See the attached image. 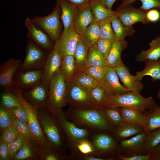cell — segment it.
Instances as JSON below:
<instances>
[{"mask_svg": "<svg viewBox=\"0 0 160 160\" xmlns=\"http://www.w3.org/2000/svg\"><path fill=\"white\" fill-rule=\"evenodd\" d=\"M66 119L79 127L89 130L113 133L114 129L105 119L99 109L70 108L64 112Z\"/></svg>", "mask_w": 160, "mask_h": 160, "instance_id": "6da1fadb", "label": "cell"}, {"mask_svg": "<svg viewBox=\"0 0 160 160\" xmlns=\"http://www.w3.org/2000/svg\"><path fill=\"white\" fill-rule=\"evenodd\" d=\"M38 118L41 128L52 149L65 155V134L59 125L55 114L47 108L38 112Z\"/></svg>", "mask_w": 160, "mask_h": 160, "instance_id": "7a4b0ae2", "label": "cell"}, {"mask_svg": "<svg viewBox=\"0 0 160 160\" xmlns=\"http://www.w3.org/2000/svg\"><path fill=\"white\" fill-rule=\"evenodd\" d=\"M158 106L153 97H145L140 93L128 92L108 97L102 108L125 107L139 109L144 113Z\"/></svg>", "mask_w": 160, "mask_h": 160, "instance_id": "3957f363", "label": "cell"}, {"mask_svg": "<svg viewBox=\"0 0 160 160\" xmlns=\"http://www.w3.org/2000/svg\"><path fill=\"white\" fill-rule=\"evenodd\" d=\"M20 100L28 114V123L34 141L43 150L52 149L45 137L38 118V111L24 97L22 89L14 87L11 90Z\"/></svg>", "mask_w": 160, "mask_h": 160, "instance_id": "277c9868", "label": "cell"}, {"mask_svg": "<svg viewBox=\"0 0 160 160\" xmlns=\"http://www.w3.org/2000/svg\"><path fill=\"white\" fill-rule=\"evenodd\" d=\"M49 86L46 108L55 114L67 105L66 81L60 69L53 75Z\"/></svg>", "mask_w": 160, "mask_h": 160, "instance_id": "5b68a950", "label": "cell"}, {"mask_svg": "<svg viewBox=\"0 0 160 160\" xmlns=\"http://www.w3.org/2000/svg\"><path fill=\"white\" fill-rule=\"evenodd\" d=\"M61 8L59 3L57 4L52 11L46 16H36L32 20L39 27L43 29L52 40L56 41L59 38L60 29V13Z\"/></svg>", "mask_w": 160, "mask_h": 160, "instance_id": "8992f818", "label": "cell"}, {"mask_svg": "<svg viewBox=\"0 0 160 160\" xmlns=\"http://www.w3.org/2000/svg\"><path fill=\"white\" fill-rule=\"evenodd\" d=\"M66 104L70 108H95L89 92L71 81H66Z\"/></svg>", "mask_w": 160, "mask_h": 160, "instance_id": "52a82bcc", "label": "cell"}, {"mask_svg": "<svg viewBox=\"0 0 160 160\" xmlns=\"http://www.w3.org/2000/svg\"><path fill=\"white\" fill-rule=\"evenodd\" d=\"M91 141L95 150V156L105 159L112 160L113 157L109 156L118 151L117 141L107 132L101 133L93 135Z\"/></svg>", "mask_w": 160, "mask_h": 160, "instance_id": "ba28073f", "label": "cell"}, {"mask_svg": "<svg viewBox=\"0 0 160 160\" xmlns=\"http://www.w3.org/2000/svg\"><path fill=\"white\" fill-rule=\"evenodd\" d=\"M49 92V85L41 82L30 88L22 89L24 98L38 112L46 108Z\"/></svg>", "mask_w": 160, "mask_h": 160, "instance_id": "9c48e42d", "label": "cell"}, {"mask_svg": "<svg viewBox=\"0 0 160 160\" xmlns=\"http://www.w3.org/2000/svg\"><path fill=\"white\" fill-rule=\"evenodd\" d=\"M47 57L45 52L30 39L27 44L25 58L18 69L26 71L43 68Z\"/></svg>", "mask_w": 160, "mask_h": 160, "instance_id": "30bf717a", "label": "cell"}, {"mask_svg": "<svg viewBox=\"0 0 160 160\" xmlns=\"http://www.w3.org/2000/svg\"><path fill=\"white\" fill-rule=\"evenodd\" d=\"M57 122L67 139L66 146L72 144L77 140L84 138H88L90 136L89 130L78 127L68 120L65 118L62 109L55 114Z\"/></svg>", "mask_w": 160, "mask_h": 160, "instance_id": "8fae6325", "label": "cell"}, {"mask_svg": "<svg viewBox=\"0 0 160 160\" xmlns=\"http://www.w3.org/2000/svg\"><path fill=\"white\" fill-rule=\"evenodd\" d=\"M119 79L113 68L108 66L104 78L98 81V86L105 90L108 97L129 92L120 83Z\"/></svg>", "mask_w": 160, "mask_h": 160, "instance_id": "7c38bea8", "label": "cell"}, {"mask_svg": "<svg viewBox=\"0 0 160 160\" xmlns=\"http://www.w3.org/2000/svg\"><path fill=\"white\" fill-rule=\"evenodd\" d=\"M146 11L130 5L117 9L116 15L125 26L131 27L138 23H148L146 16Z\"/></svg>", "mask_w": 160, "mask_h": 160, "instance_id": "4fadbf2b", "label": "cell"}, {"mask_svg": "<svg viewBox=\"0 0 160 160\" xmlns=\"http://www.w3.org/2000/svg\"><path fill=\"white\" fill-rule=\"evenodd\" d=\"M80 38L74 28L63 31L56 41L53 49H57L62 56L74 55V52Z\"/></svg>", "mask_w": 160, "mask_h": 160, "instance_id": "5bb4252c", "label": "cell"}, {"mask_svg": "<svg viewBox=\"0 0 160 160\" xmlns=\"http://www.w3.org/2000/svg\"><path fill=\"white\" fill-rule=\"evenodd\" d=\"M42 73L43 68L26 71L17 70L13 77V87L23 89L33 87L41 82Z\"/></svg>", "mask_w": 160, "mask_h": 160, "instance_id": "9a60e30c", "label": "cell"}, {"mask_svg": "<svg viewBox=\"0 0 160 160\" xmlns=\"http://www.w3.org/2000/svg\"><path fill=\"white\" fill-rule=\"evenodd\" d=\"M21 63L20 59L10 58L0 66V85L6 89L14 87L13 77Z\"/></svg>", "mask_w": 160, "mask_h": 160, "instance_id": "2e32d148", "label": "cell"}, {"mask_svg": "<svg viewBox=\"0 0 160 160\" xmlns=\"http://www.w3.org/2000/svg\"><path fill=\"white\" fill-rule=\"evenodd\" d=\"M146 137V134L143 132L121 140L119 144L118 151L129 154V156L145 152L144 144Z\"/></svg>", "mask_w": 160, "mask_h": 160, "instance_id": "e0dca14e", "label": "cell"}, {"mask_svg": "<svg viewBox=\"0 0 160 160\" xmlns=\"http://www.w3.org/2000/svg\"><path fill=\"white\" fill-rule=\"evenodd\" d=\"M113 68L123 86L129 91L140 93L141 92L144 87L143 84L131 74L129 68L123 62Z\"/></svg>", "mask_w": 160, "mask_h": 160, "instance_id": "ac0fdd59", "label": "cell"}, {"mask_svg": "<svg viewBox=\"0 0 160 160\" xmlns=\"http://www.w3.org/2000/svg\"><path fill=\"white\" fill-rule=\"evenodd\" d=\"M28 32L27 37L39 45L47 50H50L52 44L50 38L43 31L32 21V19L27 18L25 22Z\"/></svg>", "mask_w": 160, "mask_h": 160, "instance_id": "d6986e66", "label": "cell"}, {"mask_svg": "<svg viewBox=\"0 0 160 160\" xmlns=\"http://www.w3.org/2000/svg\"><path fill=\"white\" fill-rule=\"evenodd\" d=\"M62 55L56 49H53L47 56L43 68L41 82L49 85L54 74L60 68Z\"/></svg>", "mask_w": 160, "mask_h": 160, "instance_id": "ffe728a7", "label": "cell"}, {"mask_svg": "<svg viewBox=\"0 0 160 160\" xmlns=\"http://www.w3.org/2000/svg\"><path fill=\"white\" fill-rule=\"evenodd\" d=\"M43 150L33 140L25 141L12 160H42Z\"/></svg>", "mask_w": 160, "mask_h": 160, "instance_id": "44dd1931", "label": "cell"}, {"mask_svg": "<svg viewBox=\"0 0 160 160\" xmlns=\"http://www.w3.org/2000/svg\"><path fill=\"white\" fill-rule=\"evenodd\" d=\"M61 11V19L65 31L74 28L76 17L78 8L75 5L66 0H57Z\"/></svg>", "mask_w": 160, "mask_h": 160, "instance_id": "7402d4cb", "label": "cell"}, {"mask_svg": "<svg viewBox=\"0 0 160 160\" xmlns=\"http://www.w3.org/2000/svg\"><path fill=\"white\" fill-rule=\"evenodd\" d=\"M95 21L90 5L78 9L74 29L81 37L88 27Z\"/></svg>", "mask_w": 160, "mask_h": 160, "instance_id": "603a6c76", "label": "cell"}, {"mask_svg": "<svg viewBox=\"0 0 160 160\" xmlns=\"http://www.w3.org/2000/svg\"><path fill=\"white\" fill-rule=\"evenodd\" d=\"M145 66L142 71L136 72L135 79L141 81L143 77L148 76L152 78V81L160 80V60H147L145 61Z\"/></svg>", "mask_w": 160, "mask_h": 160, "instance_id": "cb8c5ba5", "label": "cell"}, {"mask_svg": "<svg viewBox=\"0 0 160 160\" xmlns=\"http://www.w3.org/2000/svg\"><path fill=\"white\" fill-rule=\"evenodd\" d=\"M144 132V127L134 124L125 122L115 129L113 133V137L117 140H122L132 136Z\"/></svg>", "mask_w": 160, "mask_h": 160, "instance_id": "d4e9b609", "label": "cell"}, {"mask_svg": "<svg viewBox=\"0 0 160 160\" xmlns=\"http://www.w3.org/2000/svg\"><path fill=\"white\" fill-rule=\"evenodd\" d=\"M121 115L125 122L145 126L146 116L145 113L135 108L120 107Z\"/></svg>", "mask_w": 160, "mask_h": 160, "instance_id": "484cf974", "label": "cell"}, {"mask_svg": "<svg viewBox=\"0 0 160 160\" xmlns=\"http://www.w3.org/2000/svg\"><path fill=\"white\" fill-rule=\"evenodd\" d=\"M127 43L125 40H117L113 42L112 46L106 60L108 67L114 68L122 62L121 52L127 47Z\"/></svg>", "mask_w": 160, "mask_h": 160, "instance_id": "4316f807", "label": "cell"}, {"mask_svg": "<svg viewBox=\"0 0 160 160\" xmlns=\"http://www.w3.org/2000/svg\"><path fill=\"white\" fill-rule=\"evenodd\" d=\"M149 48L142 50L136 57L138 62H145L147 60H158L160 58V37L157 36L149 43Z\"/></svg>", "mask_w": 160, "mask_h": 160, "instance_id": "83f0119b", "label": "cell"}, {"mask_svg": "<svg viewBox=\"0 0 160 160\" xmlns=\"http://www.w3.org/2000/svg\"><path fill=\"white\" fill-rule=\"evenodd\" d=\"M74 151L72 154L75 159L82 156L92 155L95 156V150L91 141L88 138L79 140L68 146Z\"/></svg>", "mask_w": 160, "mask_h": 160, "instance_id": "f1b7e54d", "label": "cell"}, {"mask_svg": "<svg viewBox=\"0 0 160 160\" xmlns=\"http://www.w3.org/2000/svg\"><path fill=\"white\" fill-rule=\"evenodd\" d=\"M99 109L105 119L114 130L125 123L121 115L120 107Z\"/></svg>", "mask_w": 160, "mask_h": 160, "instance_id": "f546056e", "label": "cell"}, {"mask_svg": "<svg viewBox=\"0 0 160 160\" xmlns=\"http://www.w3.org/2000/svg\"><path fill=\"white\" fill-rule=\"evenodd\" d=\"M88 48L80 38L73 55L77 71L83 70L88 67L87 60Z\"/></svg>", "mask_w": 160, "mask_h": 160, "instance_id": "4dcf8cb0", "label": "cell"}, {"mask_svg": "<svg viewBox=\"0 0 160 160\" xmlns=\"http://www.w3.org/2000/svg\"><path fill=\"white\" fill-rule=\"evenodd\" d=\"M90 6L95 21L98 23L116 15V11L108 9L100 0H92Z\"/></svg>", "mask_w": 160, "mask_h": 160, "instance_id": "1f68e13d", "label": "cell"}, {"mask_svg": "<svg viewBox=\"0 0 160 160\" xmlns=\"http://www.w3.org/2000/svg\"><path fill=\"white\" fill-rule=\"evenodd\" d=\"M111 20V26L117 40L125 39L126 38L131 36L135 33L133 26H125L116 15L112 16Z\"/></svg>", "mask_w": 160, "mask_h": 160, "instance_id": "d6a6232c", "label": "cell"}, {"mask_svg": "<svg viewBox=\"0 0 160 160\" xmlns=\"http://www.w3.org/2000/svg\"><path fill=\"white\" fill-rule=\"evenodd\" d=\"M60 69L65 81H71L77 72L73 55H64L62 56Z\"/></svg>", "mask_w": 160, "mask_h": 160, "instance_id": "836d02e7", "label": "cell"}, {"mask_svg": "<svg viewBox=\"0 0 160 160\" xmlns=\"http://www.w3.org/2000/svg\"><path fill=\"white\" fill-rule=\"evenodd\" d=\"M71 81L88 92L98 86V81L88 75L84 70L77 71Z\"/></svg>", "mask_w": 160, "mask_h": 160, "instance_id": "e575fe53", "label": "cell"}, {"mask_svg": "<svg viewBox=\"0 0 160 160\" xmlns=\"http://www.w3.org/2000/svg\"><path fill=\"white\" fill-rule=\"evenodd\" d=\"M145 113L146 121L144 128L146 134L160 128V109L158 106Z\"/></svg>", "mask_w": 160, "mask_h": 160, "instance_id": "d590c367", "label": "cell"}, {"mask_svg": "<svg viewBox=\"0 0 160 160\" xmlns=\"http://www.w3.org/2000/svg\"><path fill=\"white\" fill-rule=\"evenodd\" d=\"M80 38L89 48L95 44L100 39L99 23L95 21L87 28Z\"/></svg>", "mask_w": 160, "mask_h": 160, "instance_id": "8d00e7d4", "label": "cell"}, {"mask_svg": "<svg viewBox=\"0 0 160 160\" xmlns=\"http://www.w3.org/2000/svg\"><path fill=\"white\" fill-rule=\"evenodd\" d=\"M87 60L88 67L108 66L106 59L99 51L95 44L88 48Z\"/></svg>", "mask_w": 160, "mask_h": 160, "instance_id": "74e56055", "label": "cell"}, {"mask_svg": "<svg viewBox=\"0 0 160 160\" xmlns=\"http://www.w3.org/2000/svg\"><path fill=\"white\" fill-rule=\"evenodd\" d=\"M89 92L94 108L97 109L103 108L108 98L105 90L98 86L93 88Z\"/></svg>", "mask_w": 160, "mask_h": 160, "instance_id": "f35d334b", "label": "cell"}, {"mask_svg": "<svg viewBox=\"0 0 160 160\" xmlns=\"http://www.w3.org/2000/svg\"><path fill=\"white\" fill-rule=\"evenodd\" d=\"M23 105L20 99L9 89L5 88L1 94L0 106L7 109Z\"/></svg>", "mask_w": 160, "mask_h": 160, "instance_id": "ab89813d", "label": "cell"}, {"mask_svg": "<svg viewBox=\"0 0 160 160\" xmlns=\"http://www.w3.org/2000/svg\"><path fill=\"white\" fill-rule=\"evenodd\" d=\"M160 143V128L146 134L144 147L145 152L148 153L153 150Z\"/></svg>", "mask_w": 160, "mask_h": 160, "instance_id": "60d3db41", "label": "cell"}, {"mask_svg": "<svg viewBox=\"0 0 160 160\" xmlns=\"http://www.w3.org/2000/svg\"><path fill=\"white\" fill-rule=\"evenodd\" d=\"M12 125L17 131L20 135L26 141L33 140L27 122L13 117Z\"/></svg>", "mask_w": 160, "mask_h": 160, "instance_id": "b9f144b4", "label": "cell"}, {"mask_svg": "<svg viewBox=\"0 0 160 160\" xmlns=\"http://www.w3.org/2000/svg\"><path fill=\"white\" fill-rule=\"evenodd\" d=\"M111 18L98 23L100 28V39L109 40L114 42L117 40L111 26Z\"/></svg>", "mask_w": 160, "mask_h": 160, "instance_id": "7bdbcfd3", "label": "cell"}, {"mask_svg": "<svg viewBox=\"0 0 160 160\" xmlns=\"http://www.w3.org/2000/svg\"><path fill=\"white\" fill-rule=\"evenodd\" d=\"M136 1H139L142 5L140 9L147 11L152 9L160 10V0H123L121 4L117 9L131 5Z\"/></svg>", "mask_w": 160, "mask_h": 160, "instance_id": "ee69618b", "label": "cell"}, {"mask_svg": "<svg viewBox=\"0 0 160 160\" xmlns=\"http://www.w3.org/2000/svg\"><path fill=\"white\" fill-rule=\"evenodd\" d=\"M13 116L9 110L0 107V129L1 134L5 130L12 126Z\"/></svg>", "mask_w": 160, "mask_h": 160, "instance_id": "f6af8a7d", "label": "cell"}, {"mask_svg": "<svg viewBox=\"0 0 160 160\" xmlns=\"http://www.w3.org/2000/svg\"><path fill=\"white\" fill-rule=\"evenodd\" d=\"M108 66H90L83 70L88 75L99 81L104 77Z\"/></svg>", "mask_w": 160, "mask_h": 160, "instance_id": "bcb514c9", "label": "cell"}, {"mask_svg": "<svg viewBox=\"0 0 160 160\" xmlns=\"http://www.w3.org/2000/svg\"><path fill=\"white\" fill-rule=\"evenodd\" d=\"M74 159L71 154L69 156L60 154L52 149L44 151L42 160H68Z\"/></svg>", "mask_w": 160, "mask_h": 160, "instance_id": "7dc6e473", "label": "cell"}, {"mask_svg": "<svg viewBox=\"0 0 160 160\" xmlns=\"http://www.w3.org/2000/svg\"><path fill=\"white\" fill-rule=\"evenodd\" d=\"M26 141L21 136H19L11 143L8 144L9 153V160H12L13 157L22 148Z\"/></svg>", "mask_w": 160, "mask_h": 160, "instance_id": "c3c4849f", "label": "cell"}, {"mask_svg": "<svg viewBox=\"0 0 160 160\" xmlns=\"http://www.w3.org/2000/svg\"><path fill=\"white\" fill-rule=\"evenodd\" d=\"M113 42L109 40L99 39L95 44L99 51L106 59L111 50Z\"/></svg>", "mask_w": 160, "mask_h": 160, "instance_id": "681fc988", "label": "cell"}, {"mask_svg": "<svg viewBox=\"0 0 160 160\" xmlns=\"http://www.w3.org/2000/svg\"><path fill=\"white\" fill-rule=\"evenodd\" d=\"M20 135L13 125L5 130L1 134L0 139L7 144H9L15 139Z\"/></svg>", "mask_w": 160, "mask_h": 160, "instance_id": "f907efd6", "label": "cell"}, {"mask_svg": "<svg viewBox=\"0 0 160 160\" xmlns=\"http://www.w3.org/2000/svg\"><path fill=\"white\" fill-rule=\"evenodd\" d=\"M8 110L13 117L28 122V114L23 105Z\"/></svg>", "mask_w": 160, "mask_h": 160, "instance_id": "816d5d0a", "label": "cell"}, {"mask_svg": "<svg viewBox=\"0 0 160 160\" xmlns=\"http://www.w3.org/2000/svg\"><path fill=\"white\" fill-rule=\"evenodd\" d=\"M146 16L148 23H156L160 19V12L157 9H151L146 11Z\"/></svg>", "mask_w": 160, "mask_h": 160, "instance_id": "f5cc1de1", "label": "cell"}, {"mask_svg": "<svg viewBox=\"0 0 160 160\" xmlns=\"http://www.w3.org/2000/svg\"><path fill=\"white\" fill-rule=\"evenodd\" d=\"M152 151L150 152L147 155L137 154L129 156H125L119 154L118 156L122 160H150Z\"/></svg>", "mask_w": 160, "mask_h": 160, "instance_id": "db71d44e", "label": "cell"}, {"mask_svg": "<svg viewBox=\"0 0 160 160\" xmlns=\"http://www.w3.org/2000/svg\"><path fill=\"white\" fill-rule=\"evenodd\" d=\"M0 160H9L8 144L0 139Z\"/></svg>", "mask_w": 160, "mask_h": 160, "instance_id": "11a10c76", "label": "cell"}, {"mask_svg": "<svg viewBox=\"0 0 160 160\" xmlns=\"http://www.w3.org/2000/svg\"><path fill=\"white\" fill-rule=\"evenodd\" d=\"M76 6L78 9L90 5L92 0H66Z\"/></svg>", "mask_w": 160, "mask_h": 160, "instance_id": "9f6ffc18", "label": "cell"}, {"mask_svg": "<svg viewBox=\"0 0 160 160\" xmlns=\"http://www.w3.org/2000/svg\"><path fill=\"white\" fill-rule=\"evenodd\" d=\"M102 4L108 9L112 10V6L117 0H100Z\"/></svg>", "mask_w": 160, "mask_h": 160, "instance_id": "6f0895ef", "label": "cell"}, {"mask_svg": "<svg viewBox=\"0 0 160 160\" xmlns=\"http://www.w3.org/2000/svg\"><path fill=\"white\" fill-rule=\"evenodd\" d=\"M160 155V144L157 145L153 150L151 156Z\"/></svg>", "mask_w": 160, "mask_h": 160, "instance_id": "680465c9", "label": "cell"}, {"mask_svg": "<svg viewBox=\"0 0 160 160\" xmlns=\"http://www.w3.org/2000/svg\"><path fill=\"white\" fill-rule=\"evenodd\" d=\"M151 160H160V155L151 156Z\"/></svg>", "mask_w": 160, "mask_h": 160, "instance_id": "91938a15", "label": "cell"}, {"mask_svg": "<svg viewBox=\"0 0 160 160\" xmlns=\"http://www.w3.org/2000/svg\"><path fill=\"white\" fill-rule=\"evenodd\" d=\"M157 96H158V97L159 98V99L160 100V87H159V89L158 92ZM159 107L160 109V105Z\"/></svg>", "mask_w": 160, "mask_h": 160, "instance_id": "94428289", "label": "cell"}, {"mask_svg": "<svg viewBox=\"0 0 160 160\" xmlns=\"http://www.w3.org/2000/svg\"><path fill=\"white\" fill-rule=\"evenodd\" d=\"M159 59H160V58Z\"/></svg>", "mask_w": 160, "mask_h": 160, "instance_id": "6125c7cd", "label": "cell"}]
</instances>
